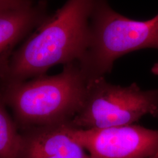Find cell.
<instances>
[{
	"mask_svg": "<svg viewBox=\"0 0 158 158\" xmlns=\"http://www.w3.org/2000/svg\"><path fill=\"white\" fill-rule=\"evenodd\" d=\"M96 0H68L13 52L2 83L27 81L46 74L58 64L79 61L90 37L91 17Z\"/></svg>",
	"mask_w": 158,
	"mask_h": 158,
	"instance_id": "6da1fadb",
	"label": "cell"
},
{
	"mask_svg": "<svg viewBox=\"0 0 158 158\" xmlns=\"http://www.w3.org/2000/svg\"><path fill=\"white\" fill-rule=\"evenodd\" d=\"M88 81L75 61L56 75L3 85L1 102L11 109L19 129L68 125L82 107Z\"/></svg>",
	"mask_w": 158,
	"mask_h": 158,
	"instance_id": "7a4b0ae2",
	"label": "cell"
},
{
	"mask_svg": "<svg viewBox=\"0 0 158 158\" xmlns=\"http://www.w3.org/2000/svg\"><path fill=\"white\" fill-rule=\"evenodd\" d=\"M145 48L158 49V14L148 21L133 20L115 11L107 0H96L89 46L78 61L88 81L104 77L119 57Z\"/></svg>",
	"mask_w": 158,
	"mask_h": 158,
	"instance_id": "3957f363",
	"label": "cell"
},
{
	"mask_svg": "<svg viewBox=\"0 0 158 158\" xmlns=\"http://www.w3.org/2000/svg\"><path fill=\"white\" fill-rule=\"evenodd\" d=\"M146 115L158 117V89L143 90L135 83L114 85L100 77L88 81L82 107L66 125L106 128L134 124Z\"/></svg>",
	"mask_w": 158,
	"mask_h": 158,
	"instance_id": "277c9868",
	"label": "cell"
},
{
	"mask_svg": "<svg viewBox=\"0 0 158 158\" xmlns=\"http://www.w3.org/2000/svg\"><path fill=\"white\" fill-rule=\"evenodd\" d=\"M64 127L69 135L91 158L158 156V130L135 124L90 130Z\"/></svg>",
	"mask_w": 158,
	"mask_h": 158,
	"instance_id": "5b68a950",
	"label": "cell"
},
{
	"mask_svg": "<svg viewBox=\"0 0 158 158\" xmlns=\"http://www.w3.org/2000/svg\"><path fill=\"white\" fill-rule=\"evenodd\" d=\"M49 18L45 1L0 0V73L8 66L17 44Z\"/></svg>",
	"mask_w": 158,
	"mask_h": 158,
	"instance_id": "8992f818",
	"label": "cell"
},
{
	"mask_svg": "<svg viewBox=\"0 0 158 158\" xmlns=\"http://www.w3.org/2000/svg\"><path fill=\"white\" fill-rule=\"evenodd\" d=\"M64 125L20 129L23 142L19 158H91Z\"/></svg>",
	"mask_w": 158,
	"mask_h": 158,
	"instance_id": "52a82bcc",
	"label": "cell"
},
{
	"mask_svg": "<svg viewBox=\"0 0 158 158\" xmlns=\"http://www.w3.org/2000/svg\"><path fill=\"white\" fill-rule=\"evenodd\" d=\"M0 104V158H19L23 147V136L18 127L6 110Z\"/></svg>",
	"mask_w": 158,
	"mask_h": 158,
	"instance_id": "ba28073f",
	"label": "cell"
},
{
	"mask_svg": "<svg viewBox=\"0 0 158 158\" xmlns=\"http://www.w3.org/2000/svg\"><path fill=\"white\" fill-rule=\"evenodd\" d=\"M151 71L153 74L158 76V62L153 65Z\"/></svg>",
	"mask_w": 158,
	"mask_h": 158,
	"instance_id": "9c48e42d",
	"label": "cell"
},
{
	"mask_svg": "<svg viewBox=\"0 0 158 158\" xmlns=\"http://www.w3.org/2000/svg\"><path fill=\"white\" fill-rule=\"evenodd\" d=\"M158 158V156H157V157H156V158Z\"/></svg>",
	"mask_w": 158,
	"mask_h": 158,
	"instance_id": "30bf717a",
	"label": "cell"
}]
</instances>
